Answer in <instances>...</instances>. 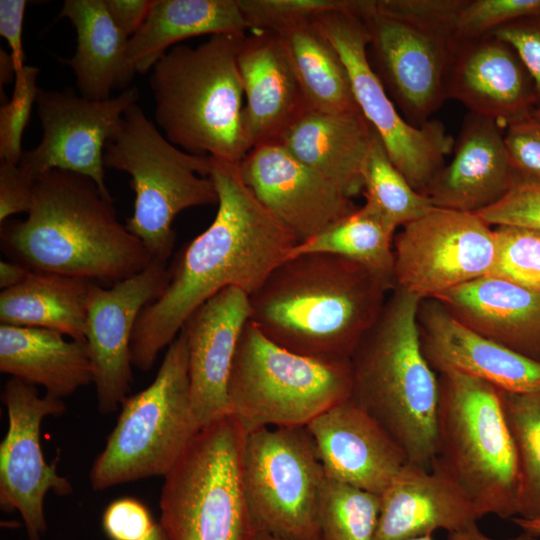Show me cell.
<instances>
[{"label": "cell", "mask_w": 540, "mask_h": 540, "mask_svg": "<svg viewBox=\"0 0 540 540\" xmlns=\"http://www.w3.org/2000/svg\"><path fill=\"white\" fill-rule=\"evenodd\" d=\"M540 15V0H465L456 23L455 40L486 36L520 18Z\"/></svg>", "instance_id": "cell-40"}, {"label": "cell", "mask_w": 540, "mask_h": 540, "mask_svg": "<svg viewBox=\"0 0 540 540\" xmlns=\"http://www.w3.org/2000/svg\"><path fill=\"white\" fill-rule=\"evenodd\" d=\"M351 395L350 359L292 352L247 322L228 383L229 414L247 433L264 427H305Z\"/></svg>", "instance_id": "cell-8"}, {"label": "cell", "mask_w": 540, "mask_h": 540, "mask_svg": "<svg viewBox=\"0 0 540 540\" xmlns=\"http://www.w3.org/2000/svg\"><path fill=\"white\" fill-rule=\"evenodd\" d=\"M323 476L305 427H264L247 433L242 478L257 532L320 540L317 511Z\"/></svg>", "instance_id": "cell-12"}, {"label": "cell", "mask_w": 540, "mask_h": 540, "mask_svg": "<svg viewBox=\"0 0 540 540\" xmlns=\"http://www.w3.org/2000/svg\"><path fill=\"white\" fill-rule=\"evenodd\" d=\"M155 523L148 508L133 497L112 501L102 515V529L109 540H142Z\"/></svg>", "instance_id": "cell-43"}, {"label": "cell", "mask_w": 540, "mask_h": 540, "mask_svg": "<svg viewBox=\"0 0 540 540\" xmlns=\"http://www.w3.org/2000/svg\"><path fill=\"white\" fill-rule=\"evenodd\" d=\"M417 325L423 355L437 374L457 372L506 392L540 387V361L466 327L437 299L420 301Z\"/></svg>", "instance_id": "cell-22"}, {"label": "cell", "mask_w": 540, "mask_h": 540, "mask_svg": "<svg viewBox=\"0 0 540 540\" xmlns=\"http://www.w3.org/2000/svg\"><path fill=\"white\" fill-rule=\"evenodd\" d=\"M495 258L489 273L526 289L540 292V231L495 226Z\"/></svg>", "instance_id": "cell-37"}, {"label": "cell", "mask_w": 540, "mask_h": 540, "mask_svg": "<svg viewBox=\"0 0 540 540\" xmlns=\"http://www.w3.org/2000/svg\"><path fill=\"white\" fill-rule=\"evenodd\" d=\"M380 495L325 475L318 499L320 540H374Z\"/></svg>", "instance_id": "cell-36"}, {"label": "cell", "mask_w": 540, "mask_h": 540, "mask_svg": "<svg viewBox=\"0 0 540 540\" xmlns=\"http://www.w3.org/2000/svg\"><path fill=\"white\" fill-rule=\"evenodd\" d=\"M375 133L360 110H306L278 142L352 199L363 192L365 163Z\"/></svg>", "instance_id": "cell-27"}, {"label": "cell", "mask_w": 540, "mask_h": 540, "mask_svg": "<svg viewBox=\"0 0 540 540\" xmlns=\"http://www.w3.org/2000/svg\"><path fill=\"white\" fill-rule=\"evenodd\" d=\"M104 166L130 175L135 201L125 226L159 261L167 262L172 253L176 238L172 224L179 213L218 203L208 177L212 158L173 145L137 104L126 110L107 142Z\"/></svg>", "instance_id": "cell-7"}, {"label": "cell", "mask_w": 540, "mask_h": 540, "mask_svg": "<svg viewBox=\"0 0 540 540\" xmlns=\"http://www.w3.org/2000/svg\"><path fill=\"white\" fill-rule=\"evenodd\" d=\"M305 429L326 476L375 494L380 495L408 463L383 428L351 398Z\"/></svg>", "instance_id": "cell-21"}, {"label": "cell", "mask_w": 540, "mask_h": 540, "mask_svg": "<svg viewBox=\"0 0 540 540\" xmlns=\"http://www.w3.org/2000/svg\"><path fill=\"white\" fill-rule=\"evenodd\" d=\"M499 392L518 460L517 517L536 519L540 517V387Z\"/></svg>", "instance_id": "cell-34"}, {"label": "cell", "mask_w": 540, "mask_h": 540, "mask_svg": "<svg viewBox=\"0 0 540 540\" xmlns=\"http://www.w3.org/2000/svg\"><path fill=\"white\" fill-rule=\"evenodd\" d=\"M365 205L394 229L429 212L431 199L416 191L391 161L376 132L364 168Z\"/></svg>", "instance_id": "cell-35"}, {"label": "cell", "mask_w": 540, "mask_h": 540, "mask_svg": "<svg viewBox=\"0 0 540 540\" xmlns=\"http://www.w3.org/2000/svg\"><path fill=\"white\" fill-rule=\"evenodd\" d=\"M246 435L229 414L202 428L164 476L159 523L169 540H255L242 478Z\"/></svg>", "instance_id": "cell-10"}, {"label": "cell", "mask_w": 540, "mask_h": 540, "mask_svg": "<svg viewBox=\"0 0 540 540\" xmlns=\"http://www.w3.org/2000/svg\"><path fill=\"white\" fill-rule=\"evenodd\" d=\"M244 37L213 35L195 48L177 44L153 66L154 120L173 145L233 163L249 152L237 63Z\"/></svg>", "instance_id": "cell-5"}, {"label": "cell", "mask_w": 540, "mask_h": 540, "mask_svg": "<svg viewBox=\"0 0 540 540\" xmlns=\"http://www.w3.org/2000/svg\"><path fill=\"white\" fill-rule=\"evenodd\" d=\"M142 540H169L160 523L154 524L151 531Z\"/></svg>", "instance_id": "cell-52"}, {"label": "cell", "mask_w": 540, "mask_h": 540, "mask_svg": "<svg viewBox=\"0 0 540 540\" xmlns=\"http://www.w3.org/2000/svg\"><path fill=\"white\" fill-rule=\"evenodd\" d=\"M437 444L431 467L465 494L479 518L518 513L519 468L500 392L457 372L438 374Z\"/></svg>", "instance_id": "cell-6"}, {"label": "cell", "mask_w": 540, "mask_h": 540, "mask_svg": "<svg viewBox=\"0 0 540 540\" xmlns=\"http://www.w3.org/2000/svg\"><path fill=\"white\" fill-rule=\"evenodd\" d=\"M465 0H371L370 63L401 115L420 127L446 100L455 23Z\"/></svg>", "instance_id": "cell-9"}, {"label": "cell", "mask_w": 540, "mask_h": 540, "mask_svg": "<svg viewBox=\"0 0 540 540\" xmlns=\"http://www.w3.org/2000/svg\"><path fill=\"white\" fill-rule=\"evenodd\" d=\"M255 540H287V539L277 537L266 532L259 531L256 534Z\"/></svg>", "instance_id": "cell-53"}, {"label": "cell", "mask_w": 540, "mask_h": 540, "mask_svg": "<svg viewBox=\"0 0 540 540\" xmlns=\"http://www.w3.org/2000/svg\"><path fill=\"white\" fill-rule=\"evenodd\" d=\"M476 214L490 226H517L540 231V179L513 170L502 198Z\"/></svg>", "instance_id": "cell-41"}, {"label": "cell", "mask_w": 540, "mask_h": 540, "mask_svg": "<svg viewBox=\"0 0 540 540\" xmlns=\"http://www.w3.org/2000/svg\"><path fill=\"white\" fill-rule=\"evenodd\" d=\"M380 503L374 540H409L438 529L449 533L480 519L460 488L435 467L406 463L380 494Z\"/></svg>", "instance_id": "cell-25"}, {"label": "cell", "mask_w": 540, "mask_h": 540, "mask_svg": "<svg viewBox=\"0 0 540 540\" xmlns=\"http://www.w3.org/2000/svg\"><path fill=\"white\" fill-rule=\"evenodd\" d=\"M504 142L513 170L540 179V118L531 114L510 123Z\"/></svg>", "instance_id": "cell-42"}, {"label": "cell", "mask_w": 540, "mask_h": 540, "mask_svg": "<svg viewBox=\"0 0 540 540\" xmlns=\"http://www.w3.org/2000/svg\"><path fill=\"white\" fill-rule=\"evenodd\" d=\"M26 6L25 0H0V35L10 46L17 71L25 66L22 29Z\"/></svg>", "instance_id": "cell-46"}, {"label": "cell", "mask_w": 540, "mask_h": 540, "mask_svg": "<svg viewBox=\"0 0 540 540\" xmlns=\"http://www.w3.org/2000/svg\"><path fill=\"white\" fill-rule=\"evenodd\" d=\"M512 521L522 529L534 536H540V517L536 519L513 518Z\"/></svg>", "instance_id": "cell-51"}, {"label": "cell", "mask_w": 540, "mask_h": 540, "mask_svg": "<svg viewBox=\"0 0 540 540\" xmlns=\"http://www.w3.org/2000/svg\"><path fill=\"white\" fill-rule=\"evenodd\" d=\"M59 18L76 31V51L59 61L71 67L81 96L102 101L125 88L136 73L129 56V37L115 24L104 0H65Z\"/></svg>", "instance_id": "cell-28"}, {"label": "cell", "mask_w": 540, "mask_h": 540, "mask_svg": "<svg viewBox=\"0 0 540 540\" xmlns=\"http://www.w3.org/2000/svg\"><path fill=\"white\" fill-rule=\"evenodd\" d=\"M36 179L18 164L0 163V223L9 216L28 213L31 208Z\"/></svg>", "instance_id": "cell-45"}, {"label": "cell", "mask_w": 540, "mask_h": 540, "mask_svg": "<svg viewBox=\"0 0 540 540\" xmlns=\"http://www.w3.org/2000/svg\"><path fill=\"white\" fill-rule=\"evenodd\" d=\"M245 105L242 130L249 151L278 142L289 126L309 110L275 32L247 34L237 55Z\"/></svg>", "instance_id": "cell-23"}, {"label": "cell", "mask_w": 540, "mask_h": 540, "mask_svg": "<svg viewBox=\"0 0 540 540\" xmlns=\"http://www.w3.org/2000/svg\"><path fill=\"white\" fill-rule=\"evenodd\" d=\"M395 230L364 204L316 236L295 245L288 258L308 253L341 256L364 266L396 287Z\"/></svg>", "instance_id": "cell-33"}, {"label": "cell", "mask_w": 540, "mask_h": 540, "mask_svg": "<svg viewBox=\"0 0 540 540\" xmlns=\"http://www.w3.org/2000/svg\"><path fill=\"white\" fill-rule=\"evenodd\" d=\"M253 32L271 31L302 20L315 19L332 11H347L361 16L368 0H238Z\"/></svg>", "instance_id": "cell-38"}, {"label": "cell", "mask_w": 540, "mask_h": 540, "mask_svg": "<svg viewBox=\"0 0 540 540\" xmlns=\"http://www.w3.org/2000/svg\"><path fill=\"white\" fill-rule=\"evenodd\" d=\"M16 65L11 53L0 50V84L1 87L8 84L12 79L15 80Z\"/></svg>", "instance_id": "cell-50"}, {"label": "cell", "mask_w": 540, "mask_h": 540, "mask_svg": "<svg viewBox=\"0 0 540 540\" xmlns=\"http://www.w3.org/2000/svg\"><path fill=\"white\" fill-rule=\"evenodd\" d=\"M446 100L504 129L536 110L534 82L514 48L495 35L455 40L445 80Z\"/></svg>", "instance_id": "cell-19"}, {"label": "cell", "mask_w": 540, "mask_h": 540, "mask_svg": "<svg viewBox=\"0 0 540 540\" xmlns=\"http://www.w3.org/2000/svg\"><path fill=\"white\" fill-rule=\"evenodd\" d=\"M434 299L466 327L540 361V292L486 275Z\"/></svg>", "instance_id": "cell-26"}, {"label": "cell", "mask_w": 540, "mask_h": 540, "mask_svg": "<svg viewBox=\"0 0 540 540\" xmlns=\"http://www.w3.org/2000/svg\"><path fill=\"white\" fill-rule=\"evenodd\" d=\"M116 425L95 458L94 491L165 476L201 430L191 403L188 348L181 330L168 346L152 383L128 396Z\"/></svg>", "instance_id": "cell-11"}, {"label": "cell", "mask_w": 540, "mask_h": 540, "mask_svg": "<svg viewBox=\"0 0 540 540\" xmlns=\"http://www.w3.org/2000/svg\"><path fill=\"white\" fill-rule=\"evenodd\" d=\"M453 153L426 190L434 207L476 214L502 198L513 168L501 125L468 112Z\"/></svg>", "instance_id": "cell-24"}, {"label": "cell", "mask_w": 540, "mask_h": 540, "mask_svg": "<svg viewBox=\"0 0 540 540\" xmlns=\"http://www.w3.org/2000/svg\"><path fill=\"white\" fill-rule=\"evenodd\" d=\"M275 33L309 110L327 113L360 110L346 66L317 18L292 23Z\"/></svg>", "instance_id": "cell-32"}, {"label": "cell", "mask_w": 540, "mask_h": 540, "mask_svg": "<svg viewBox=\"0 0 540 540\" xmlns=\"http://www.w3.org/2000/svg\"><path fill=\"white\" fill-rule=\"evenodd\" d=\"M409 540H435L432 535H429V536H424V537H419V538H414V539H409Z\"/></svg>", "instance_id": "cell-54"}, {"label": "cell", "mask_w": 540, "mask_h": 540, "mask_svg": "<svg viewBox=\"0 0 540 540\" xmlns=\"http://www.w3.org/2000/svg\"><path fill=\"white\" fill-rule=\"evenodd\" d=\"M8 429L0 444V506L17 510L29 540H40L47 530L44 500L49 491L58 496L73 492L70 481L60 476L56 464H48L41 449L40 427L47 416L66 411L63 399L41 397L35 386L11 377L2 394Z\"/></svg>", "instance_id": "cell-15"}, {"label": "cell", "mask_w": 540, "mask_h": 540, "mask_svg": "<svg viewBox=\"0 0 540 540\" xmlns=\"http://www.w3.org/2000/svg\"><path fill=\"white\" fill-rule=\"evenodd\" d=\"M138 98L136 87L102 101L86 99L71 89H39L36 105L42 138L35 148L23 152L18 165L36 180L53 169L87 176L111 197L104 181V149Z\"/></svg>", "instance_id": "cell-16"}, {"label": "cell", "mask_w": 540, "mask_h": 540, "mask_svg": "<svg viewBox=\"0 0 540 540\" xmlns=\"http://www.w3.org/2000/svg\"><path fill=\"white\" fill-rule=\"evenodd\" d=\"M37 327L0 325V371L63 399L93 383L86 343Z\"/></svg>", "instance_id": "cell-29"}, {"label": "cell", "mask_w": 540, "mask_h": 540, "mask_svg": "<svg viewBox=\"0 0 540 540\" xmlns=\"http://www.w3.org/2000/svg\"><path fill=\"white\" fill-rule=\"evenodd\" d=\"M39 69L25 65L16 72L11 99L0 108V159L19 164L22 135L27 126L39 88Z\"/></svg>", "instance_id": "cell-39"}, {"label": "cell", "mask_w": 540, "mask_h": 540, "mask_svg": "<svg viewBox=\"0 0 540 540\" xmlns=\"http://www.w3.org/2000/svg\"><path fill=\"white\" fill-rule=\"evenodd\" d=\"M393 249L396 286L432 299L489 275L495 237L475 213L433 207L402 227Z\"/></svg>", "instance_id": "cell-14"}, {"label": "cell", "mask_w": 540, "mask_h": 540, "mask_svg": "<svg viewBox=\"0 0 540 540\" xmlns=\"http://www.w3.org/2000/svg\"><path fill=\"white\" fill-rule=\"evenodd\" d=\"M118 28L131 38L146 20L153 0H104Z\"/></svg>", "instance_id": "cell-47"}, {"label": "cell", "mask_w": 540, "mask_h": 540, "mask_svg": "<svg viewBox=\"0 0 540 540\" xmlns=\"http://www.w3.org/2000/svg\"><path fill=\"white\" fill-rule=\"evenodd\" d=\"M421 299L395 287L354 350L351 399L397 444L410 464L430 468L436 454L438 374L423 355Z\"/></svg>", "instance_id": "cell-4"}, {"label": "cell", "mask_w": 540, "mask_h": 540, "mask_svg": "<svg viewBox=\"0 0 540 540\" xmlns=\"http://www.w3.org/2000/svg\"><path fill=\"white\" fill-rule=\"evenodd\" d=\"M248 30L238 0H153L129 39V56L135 71L146 73L180 41L201 35L243 37Z\"/></svg>", "instance_id": "cell-30"}, {"label": "cell", "mask_w": 540, "mask_h": 540, "mask_svg": "<svg viewBox=\"0 0 540 540\" xmlns=\"http://www.w3.org/2000/svg\"><path fill=\"white\" fill-rule=\"evenodd\" d=\"M208 177L218 194L216 215L183 249L166 287L135 324L131 358L142 371L152 368L197 308L228 287L250 296L298 244L245 185L239 163L212 158Z\"/></svg>", "instance_id": "cell-1"}, {"label": "cell", "mask_w": 540, "mask_h": 540, "mask_svg": "<svg viewBox=\"0 0 540 540\" xmlns=\"http://www.w3.org/2000/svg\"><path fill=\"white\" fill-rule=\"evenodd\" d=\"M249 295L228 287L186 320L193 412L200 429L229 415L228 383L242 331L249 321Z\"/></svg>", "instance_id": "cell-20"}, {"label": "cell", "mask_w": 540, "mask_h": 540, "mask_svg": "<svg viewBox=\"0 0 540 540\" xmlns=\"http://www.w3.org/2000/svg\"><path fill=\"white\" fill-rule=\"evenodd\" d=\"M447 540H499L488 537L477 526V523L472 524L466 528L449 532ZM504 540H540L539 537L534 536L528 532L522 531L521 534L504 539Z\"/></svg>", "instance_id": "cell-49"}, {"label": "cell", "mask_w": 540, "mask_h": 540, "mask_svg": "<svg viewBox=\"0 0 540 540\" xmlns=\"http://www.w3.org/2000/svg\"><path fill=\"white\" fill-rule=\"evenodd\" d=\"M243 182L298 241H306L355 208L333 182L279 142L252 148L239 163Z\"/></svg>", "instance_id": "cell-18"}, {"label": "cell", "mask_w": 540, "mask_h": 540, "mask_svg": "<svg viewBox=\"0 0 540 540\" xmlns=\"http://www.w3.org/2000/svg\"><path fill=\"white\" fill-rule=\"evenodd\" d=\"M1 245L12 261L32 271L109 286L153 260L119 221L112 197L91 178L59 169L37 178L27 217L1 226Z\"/></svg>", "instance_id": "cell-3"}, {"label": "cell", "mask_w": 540, "mask_h": 540, "mask_svg": "<svg viewBox=\"0 0 540 540\" xmlns=\"http://www.w3.org/2000/svg\"><path fill=\"white\" fill-rule=\"evenodd\" d=\"M93 281L31 271L0 293L1 324L54 330L85 343L87 303Z\"/></svg>", "instance_id": "cell-31"}, {"label": "cell", "mask_w": 540, "mask_h": 540, "mask_svg": "<svg viewBox=\"0 0 540 540\" xmlns=\"http://www.w3.org/2000/svg\"><path fill=\"white\" fill-rule=\"evenodd\" d=\"M394 288L344 257L297 255L278 265L249 296V321L292 352L350 359Z\"/></svg>", "instance_id": "cell-2"}, {"label": "cell", "mask_w": 540, "mask_h": 540, "mask_svg": "<svg viewBox=\"0 0 540 540\" xmlns=\"http://www.w3.org/2000/svg\"><path fill=\"white\" fill-rule=\"evenodd\" d=\"M30 270L27 266L16 261L0 262V288L7 290L23 282L29 275Z\"/></svg>", "instance_id": "cell-48"}, {"label": "cell", "mask_w": 540, "mask_h": 540, "mask_svg": "<svg viewBox=\"0 0 540 540\" xmlns=\"http://www.w3.org/2000/svg\"><path fill=\"white\" fill-rule=\"evenodd\" d=\"M533 114L540 118V108L536 109Z\"/></svg>", "instance_id": "cell-55"}, {"label": "cell", "mask_w": 540, "mask_h": 540, "mask_svg": "<svg viewBox=\"0 0 540 540\" xmlns=\"http://www.w3.org/2000/svg\"><path fill=\"white\" fill-rule=\"evenodd\" d=\"M348 71L356 103L380 136L396 168L408 183L425 195L434 177L453 152L455 140L443 123L431 119L420 127L401 115L368 56L369 33L362 17L332 11L317 17Z\"/></svg>", "instance_id": "cell-13"}, {"label": "cell", "mask_w": 540, "mask_h": 540, "mask_svg": "<svg viewBox=\"0 0 540 540\" xmlns=\"http://www.w3.org/2000/svg\"><path fill=\"white\" fill-rule=\"evenodd\" d=\"M511 45L531 75L537 108H540V15L524 17L505 24L492 33Z\"/></svg>", "instance_id": "cell-44"}, {"label": "cell", "mask_w": 540, "mask_h": 540, "mask_svg": "<svg viewBox=\"0 0 540 540\" xmlns=\"http://www.w3.org/2000/svg\"><path fill=\"white\" fill-rule=\"evenodd\" d=\"M168 281L166 262L153 259L141 272L108 287L91 284L85 343L102 415L118 410L128 397L135 324L142 309L162 293Z\"/></svg>", "instance_id": "cell-17"}]
</instances>
